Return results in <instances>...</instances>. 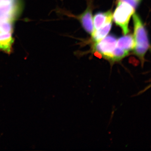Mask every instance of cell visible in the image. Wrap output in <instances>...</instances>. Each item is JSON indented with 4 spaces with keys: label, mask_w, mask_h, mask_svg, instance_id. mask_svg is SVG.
<instances>
[{
    "label": "cell",
    "mask_w": 151,
    "mask_h": 151,
    "mask_svg": "<svg viewBox=\"0 0 151 151\" xmlns=\"http://www.w3.org/2000/svg\"><path fill=\"white\" fill-rule=\"evenodd\" d=\"M21 0H0V50L13 52L14 25L23 10Z\"/></svg>",
    "instance_id": "obj_1"
},
{
    "label": "cell",
    "mask_w": 151,
    "mask_h": 151,
    "mask_svg": "<svg viewBox=\"0 0 151 151\" xmlns=\"http://www.w3.org/2000/svg\"><path fill=\"white\" fill-rule=\"evenodd\" d=\"M133 18L135 41V47L133 50L134 54L139 58L143 65L145 62V55L150 48L147 33L139 15L134 14Z\"/></svg>",
    "instance_id": "obj_2"
},
{
    "label": "cell",
    "mask_w": 151,
    "mask_h": 151,
    "mask_svg": "<svg viewBox=\"0 0 151 151\" xmlns=\"http://www.w3.org/2000/svg\"><path fill=\"white\" fill-rule=\"evenodd\" d=\"M134 12V9L129 4L125 2L119 1L113 18L116 24L122 28L124 35L129 32V22Z\"/></svg>",
    "instance_id": "obj_3"
},
{
    "label": "cell",
    "mask_w": 151,
    "mask_h": 151,
    "mask_svg": "<svg viewBox=\"0 0 151 151\" xmlns=\"http://www.w3.org/2000/svg\"><path fill=\"white\" fill-rule=\"evenodd\" d=\"M117 41L115 36L108 35L95 43L94 50L108 60L112 52L116 48Z\"/></svg>",
    "instance_id": "obj_4"
},
{
    "label": "cell",
    "mask_w": 151,
    "mask_h": 151,
    "mask_svg": "<svg viewBox=\"0 0 151 151\" xmlns=\"http://www.w3.org/2000/svg\"><path fill=\"white\" fill-rule=\"evenodd\" d=\"M79 19L84 30L92 35L94 29L91 7H88L86 10L81 15Z\"/></svg>",
    "instance_id": "obj_5"
},
{
    "label": "cell",
    "mask_w": 151,
    "mask_h": 151,
    "mask_svg": "<svg viewBox=\"0 0 151 151\" xmlns=\"http://www.w3.org/2000/svg\"><path fill=\"white\" fill-rule=\"evenodd\" d=\"M112 19L113 14L111 11L96 14L94 16L93 20L94 31L99 29L102 26L108 22L112 21Z\"/></svg>",
    "instance_id": "obj_6"
},
{
    "label": "cell",
    "mask_w": 151,
    "mask_h": 151,
    "mask_svg": "<svg viewBox=\"0 0 151 151\" xmlns=\"http://www.w3.org/2000/svg\"><path fill=\"white\" fill-rule=\"evenodd\" d=\"M116 46L129 52L134 48L135 41L134 36L132 35H129L120 38L117 41Z\"/></svg>",
    "instance_id": "obj_7"
},
{
    "label": "cell",
    "mask_w": 151,
    "mask_h": 151,
    "mask_svg": "<svg viewBox=\"0 0 151 151\" xmlns=\"http://www.w3.org/2000/svg\"><path fill=\"white\" fill-rule=\"evenodd\" d=\"M112 21L108 22L99 29L94 31L92 35V40L95 43L103 39L110 31L112 27Z\"/></svg>",
    "instance_id": "obj_8"
},
{
    "label": "cell",
    "mask_w": 151,
    "mask_h": 151,
    "mask_svg": "<svg viewBox=\"0 0 151 151\" xmlns=\"http://www.w3.org/2000/svg\"><path fill=\"white\" fill-rule=\"evenodd\" d=\"M141 0H119V1L125 2L128 3L134 8H136L139 4Z\"/></svg>",
    "instance_id": "obj_9"
}]
</instances>
